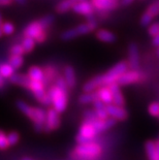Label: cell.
Instances as JSON below:
<instances>
[{"label":"cell","instance_id":"obj_1","mask_svg":"<svg viewBox=\"0 0 159 160\" xmlns=\"http://www.w3.org/2000/svg\"><path fill=\"white\" fill-rule=\"evenodd\" d=\"M87 18H88L87 23L80 24V25L73 27V28L65 30V31L61 33L60 38H61L63 42H68V40H72L81 35H85L94 31V30L97 28V21L93 18V15L87 17Z\"/></svg>","mask_w":159,"mask_h":160},{"label":"cell","instance_id":"obj_2","mask_svg":"<svg viewBox=\"0 0 159 160\" xmlns=\"http://www.w3.org/2000/svg\"><path fill=\"white\" fill-rule=\"evenodd\" d=\"M101 153V147L96 142H88L77 146L72 156L76 160H95L99 157Z\"/></svg>","mask_w":159,"mask_h":160},{"label":"cell","instance_id":"obj_3","mask_svg":"<svg viewBox=\"0 0 159 160\" xmlns=\"http://www.w3.org/2000/svg\"><path fill=\"white\" fill-rule=\"evenodd\" d=\"M49 94L52 99L53 108L59 113H63L67 108V101H68V92L60 89L58 86L54 85L49 89Z\"/></svg>","mask_w":159,"mask_h":160},{"label":"cell","instance_id":"obj_4","mask_svg":"<svg viewBox=\"0 0 159 160\" xmlns=\"http://www.w3.org/2000/svg\"><path fill=\"white\" fill-rule=\"evenodd\" d=\"M97 135V132L94 128V126L90 122L84 121V123L81 125L79 129V133L77 135V144H84V142H92L93 138Z\"/></svg>","mask_w":159,"mask_h":160},{"label":"cell","instance_id":"obj_5","mask_svg":"<svg viewBox=\"0 0 159 160\" xmlns=\"http://www.w3.org/2000/svg\"><path fill=\"white\" fill-rule=\"evenodd\" d=\"M61 120H60V113L55 108H49L47 111V118L45 123V130L43 132H52L57 130L60 127Z\"/></svg>","mask_w":159,"mask_h":160},{"label":"cell","instance_id":"obj_6","mask_svg":"<svg viewBox=\"0 0 159 160\" xmlns=\"http://www.w3.org/2000/svg\"><path fill=\"white\" fill-rule=\"evenodd\" d=\"M157 16H159V0H155L148 6L143 16L141 17V25L148 27Z\"/></svg>","mask_w":159,"mask_h":160},{"label":"cell","instance_id":"obj_7","mask_svg":"<svg viewBox=\"0 0 159 160\" xmlns=\"http://www.w3.org/2000/svg\"><path fill=\"white\" fill-rule=\"evenodd\" d=\"M144 81L143 80V74H142L138 70H127L124 73H122L121 76L118 78V80L116 83L120 86H126V85L134 84L137 82Z\"/></svg>","mask_w":159,"mask_h":160},{"label":"cell","instance_id":"obj_8","mask_svg":"<svg viewBox=\"0 0 159 160\" xmlns=\"http://www.w3.org/2000/svg\"><path fill=\"white\" fill-rule=\"evenodd\" d=\"M28 90L32 92V94L34 95L35 99L38 101L39 103H42L43 98L47 96L48 92L46 91V83L42 81H34L30 79L29 86L27 88Z\"/></svg>","mask_w":159,"mask_h":160},{"label":"cell","instance_id":"obj_9","mask_svg":"<svg viewBox=\"0 0 159 160\" xmlns=\"http://www.w3.org/2000/svg\"><path fill=\"white\" fill-rule=\"evenodd\" d=\"M128 66L130 69H140V51L135 42H130L128 46Z\"/></svg>","mask_w":159,"mask_h":160},{"label":"cell","instance_id":"obj_10","mask_svg":"<svg viewBox=\"0 0 159 160\" xmlns=\"http://www.w3.org/2000/svg\"><path fill=\"white\" fill-rule=\"evenodd\" d=\"M45 30H48L45 26L42 25V23L40 22V20H36V21L30 22L28 25L24 27L23 29V36H30V37H35L42 33Z\"/></svg>","mask_w":159,"mask_h":160},{"label":"cell","instance_id":"obj_11","mask_svg":"<svg viewBox=\"0 0 159 160\" xmlns=\"http://www.w3.org/2000/svg\"><path fill=\"white\" fill-rule=\"evenodd\" d=\"M106 110L110 117L116 119L117 121H124L128 117L127 111L121 105H117L114 103L106 104Z\"/></svg>","mask_w":159,"mask_h":160},{"label":"cell","instance_id":"obj_12","mask_svg":"<svg viewBox=\"0 0 159 160\" xmlns=\"http://www.w3.org/2000/svg\"><path fill=\"white\" fill-rule=\"evenodd\" d=\"M72 11L74 12L79 13L82 16H92L94 12H95V8H94L92 1H87V0H82V1L77 2L74 4L72 8Z\"/></svg>","mask_w":159,"mask_h":160},{"label":"cell","instance_id":"obj_13","mask_svg":"<svg viewBox=\"0 0 159 160\" xmlns=\"http://www.w3.org/2000/svg\"><path fill=\"white\" fill-rule=\"evenodd\" d=\"M94 8L97 11H113L119 6L118 0H92Z\"/></svg>","mask_w":159,"mask_h":160},{"label":"cell","instance_id":"obj_14","mask_svg":"<svg viewBox=\"0 0 159 160\" xmlns=\"http://www.w3.org/2000/svg\"><path fill=\"white\" fill-rule=\"evenodd\" d=\"M117 120L114 118H107V119H104V120H101V119H97L96 121L92 122V124L94 126V128H95V130L98 133H100V132H102L104 130H107V129H110L111 127H113V126L116 125L117 123Z\"/></svg>","mask_w":159,"mask_h":160},{"label":"cell","instance_id":"obj_15","mask_svg":"<svg viewBox=\"0 0 159 160\" xmlns=\"http://www.w3.org/2000/svg\"><path fill=\"white\" fill-rule=\"evenodd\" d=\"M96 94L98 99H100L103 103L106 104H110L113 103V93H112V90L110 86H101L96 90Z\"/></svg>","mask_w":159,"mask_h":160},{"label":"cell","instance_id":"obj_16","mask_svg":"<svg viewBox=\"0 0 159 160\" xmlns=\"http://www.w3.org/2000/svg\"><path fill=\"white\" fill-rule=\"evenodd\" d=\"M16 107L18 108V110L23 113L27 118H29L30 120L33 121L34 119V116H35V107H31L29 105L27 102H25L24 100H17L16 101Z\"/></svg>","mask_w":159,"mask_h":160},{"label":"cell","instance_id":"obj_17","mask_svg":"<svg viewBox=\"0 0 159 160\" xmlns=\"http://www.w3.org/2000/svg\"><path fill=\"white\" fill-rule=\"evenodd\" d=\"M109 86L112 90V93H113V103L123 107L125 104V99L122 92L120 90V85H118L117 83H112Z\"/></svg>","mask_w":159,"mask_h":160},{"label":"cell","instance_id":"obj_18","mask_svg":"<svg viewBox=\"0 0 159 160\" xmlns=\"http://www.w3.org/2000/svg\"><path fill=\"white\" fill-rule=\"evenodd\" d=\"M8 81L11 82L12 84L18 85V86H21L23 88H28L29 83H30V78L28 74H24V73H13L12 76L9 78Z\"/></svg>","mask_w":159,"mask_h":160},{"label":"cell","instance_id":"obj_19","mask_svg":"<svg viewBox=\"0 0 159 160\" xmlns=\"http://www.w3.org/2000/svg\"><path fill=\"white\" fill-rule=\"evenodd\" d=\"M64 79H65L69 89H72V88L76 87L77 85L76 71H74V68L72 66L66 65L64 67Z\"/></svg>","mask_w":159,"mask_h":160},{"label":"cell","instance_id":"obj_20","mask_svg":"<svg viewBox=\"0 0 159 160\" xmlns=\"http://www.w3.org/2000/svg\"><path fill=\"white\" fill-rule=\"evenodd\" d=\"M96 37H97L98 40H100V42H107V43L115 42H116V39H117L116 35H115L112 31H109V30H107V29L97 30Z\"/></svg>","mask_w":159,"mask_h":160},{"label":"cell","instance_id":"obj_21","mask_svg":"<svg viewBox=\"0 0 159 160\" xmlns=\"http://www.w3.org/2000/svg\"><path fill=\"white\" fill-rule=\"evenodd\" d=\"M82 1V0H62L60 1L58 4L56 5V12L58 13H64L68 12L69 9H72L74 4L77 2Z\"/></svg>","mask_w":159,"mask_h":160},{"label":"cell","instance_id":"obj_22","mask_svg":"<svg viewBox=\"0 0 159 160\" xmlns=\"http://www.w3.org/2000/svg\"><path fill=\"white\" fill-rule=\"evenodd\" d=\"M42 69H43V73H45L46 85L55 81L57 79V77H58V72H57L56 67H54L53 65H46Z\"/></svg>","mask_w":159,"mask_h":160},{"label":"cell","instance_id":"obj_23","mask_svg":"<svg viewBox=\"0 0 159 160\" xmlns=\"http://www.w3.org/2000/svg\"><path fill=\"white\" fill-rule=\"evenodd\" d=\"M28 76L31 80L45 82V73H43V69L40 68L39 66L30 67L28 69Z\"/></svg>","mask_w":159,"mask_h":160},{"label":"cell","instance_id":"obj_24","mask_svg":"<svg viewBox=\"0 0 159 160\" xmlns=\"http://www.w3.org/2000/svg\"><path fill=\"white\" fill-rule=\"evenodd\" d=\"M145 150L149 160H157V150L156 144L153 141H149L145 145Z\"/></svg>","mask_w":159,"mask_h":160},{"label":"cell","instance_id":"obj_25","mask_svg":"<svg viewBox=\"0 0 159 160\" xmlns=\"http://www.w3.org/2000/svg\"><path fill=\"white\" fill-rule=\"evenodd\" d=\"M97 94L96 92H85V93L81 94L79 96V102L81 104H89V103H93L94 100L97 99Z\"/></svg>","mask_w":159,"mask_h":160},{"label":"cell","instance_id":"obj_26","mask_svg":"<svg viewBox=\"0 0 159 160\" xmlns=\"http://www.w3.org/2000/svg\"><path fill=\"white\" fill-rule=\"evenodd\" d=\"M35 39L30 36H23V39L21 42V45L24 49L25 53H31L35 48Z\"/></svg>","mask_w":159,"mask_h":160},{"label":"cell","instance_id":"obj_27","mask_svg":"<svg viewBox=\"0 0 159 160\" xmlns=\"http://www.w3.org/2000/svg\"><path fill=\"white\" fill-rule=\"evenodd\" d=\"M15 70L16 69L11 65L9 62L0 64V74H1L4 79H9V78L15 73Z\"/></svg>","mask_w":159,"mask_h":160},{"label":"cell","instance_id":"obj_28","mask_svg":"<svg viewBox=\"0 0 159 160\" xmlns=\"http://www.w3.org/2000/svg\"><path fill=\"white\" fill-rule=\"evenodd\" d=\"M8 62L11 63V65L15 69H19L24 64V57H23V55H11Z\"/></svg>","mask_w":159,"mask_h":160},{"label":"cell","instance_id":"obj_29","mask_svg":"<svg viewBox=\"0 0 159 160\" xmlns=\"http://www.w3.org/2000/svg\"><path fill=\"white\" fill-rule=\"evenodd\" d=\"M1 29L4 35H12L16 30L15 26L11 22H3L1 25Z\"/></svg>","mask_w":159,"mask_h":160},{"label":"cell","instance_id":"obj_30","mask_svg":"<svg viewBox=\"0 0 159 160\" xmlns=\"http://www.w3.org/2000/svg\"><path fill=\"white\" fill-rule=\"evenodd\" d=\"M24 54L26 53L21 43H15L9 49V55H24Z\"/></svg>","mask_w":159,"mask_h":160},{"label":"cell","instance_id":"obj_31","mask_svg":"<svg viewBox=\"0 0 159 160\" xmlns=\"http://www.w3.org/2000/svg\"><path fill=\"white\" fill-rule=\"evenodd\" d=\"M7 141H8L9 147L17 145L19 142V141H20V134L17 131L9 132V133L7 134Z\"/></svg>","mask_w":159,"mask_h":160},{"label":"cell","instance_id":"obj_32","mask_svg":"<svg viewBox=\"0 0 159 160\" xmlns=\"http://www.w3.org/2000/svg\"><path fill=\"white\" fill-rule=\"evenodd\" d=\"M84 118H85L86 122H90V123H92V122L96 121L98 119L95 111L93 110H86L84 112Z\"/></svg>","mask_w":159,"mask_h":160},{"label":"cell","instance_id":"obj_33","mask_svg":"<svg viewBox=\"0 0 159 160\" xmlns=\"http://www.w3.org/2000/svg\"><path fill=\"white\" fill-rule=\"evenodd\" d=\"M9 148L7 134H5L1 129H0V150H6Z\"/></svg>","mask_w":159,"mask_h":160},{"label":"cell","instance_id":"obj_34","mask_svg":"<svg viewBox=\"0 0 159 160\" xmlns=\"http://www.w3.org/2000/svg\"><path fill=\"white\" fill-rule=\"evenodd\" d=\"M39 20H40V22L42 23V25L45 26L47 29H49L51 25L53 24L55 18H54L53 15H46V16H43L42 18H40Z\"/></svg>","mask_w":159,"mask_h":160},{"label":"cell","instance_id":"obj_35","mask_svg":"<svg viewBox=\"0 0 159 160\" xmlns=\"http://www.w3.org/2000/svg\"><path fill=\"white\" fill-rule=\"evenodd\" d=\"M55 85L56 86H58L60 89H62L64 91H66V92H68V86H67V83H66V81L65 79H64V77H57V79L55 80Z\"/></svg>","mask_w":159,"mask_h":160},{"label":"cell","instance_id":"obj_36","mask_svg":"<svg viewBox=\"0 0 159 160\" xmlns=\"http://www.w3.org/2000/svg\"><path fill=\"white\" fill-rule=\"evenodd\" d=\"M148 112L153 117H159V102H152L149 105Z\"/></svg>","mask_w":159,"mask_h":160},{"label":"cell","instance_id":"obj_37","mask_svg":"<svg viewBox=\"0 0 159 160\" xmlns=\"http://www.w3.org/2000/svg\"><path fill=\"white\" fill-rule=\"evenodd\" d=\"M148 33L151 36H154L159 33V23H151L148 26Z\"/></svg>","mask_w":159,"mask_h":160},{"label":"cell","instance_id":"obj_38","mask_svg":"<svg viewBox=\"0 0 159 160\" xmlns=\"http://www.w3.org/2000/svg\"><path fill=\"white\" fill-rule=\"evenodd\" d=\"M95 113L97 115L98 119H101V120H104V119H107L110 117L109 114L106 110V108H94Z\"/></svg>","mask_w":159,"mask_h":160},{"label":"cell","instance_id":"obj_39","mask_svg":"<svg viewBox=\"0 0 159 160\" xmlns=\"http://www.w3.org/2000/svg\"><path fill=\"white\" fill-rule=\"evenodd\" d=\"M34 39H35L36 43H43L47 39H48V30H45V31H42V33H39Z\"/></svg>","mask_w":159,"mask_h":160},{"label":"cell","instance_id":"obj_40","mask_svg":"<svg viewBox=\"0 0 159 160\" xmlns=\"http://www.w3.org/2000/svg\"><path fill=\"white\" fill-rule=\"evenodd\" d=\"M152 45L155 46V47H159V33L153 36V39H152Z\"/></svg>","mask_w":159,"mask_h":160},{"label":"cell","instance_id":"obj_41","mask_svg":"<svg viewBox=\"0 0 159 160\" xmlns=\"http://www.w3.org/2000/svg\"><path fill=\"white\" fill-rule=\"evenodd\" d=\"M13 2V0H0V6H8Z\"/></svg>","mask_w":159,"mask_h":160},{"label":"cell","instance_id":"obj_42","mask_svg":"<svg viewBox=\"0 0 159 160\" xmlns=\"http://www.w3.org/2000/svg\"><path fill=\"white\" fill-rule=\"evenodd\" d=\"M133 2H134V0H121L120 4L122 6H128V5L132 4Z\"/></svg>","mask_w":159,"mask_h":160},{"label":"cell","instance_id":"obj_43","mask_svg":"<svg viewBox=\"0 0 159 160\" xmlns=\"http://www.w3.org/2000/svg\"><path fill=\"white\" fill-rule=\"evenodd\" d=\"M5 87V79L0 74V90H3Z\"/></svg>","mask_w":159,"mask_h":160},{"label":"cell","instance_id":"obj_44","mask_svg":"<svg viewBox=\"0 0 159 160\" xmlns=\"http://www.w3.org/2000/svg\"><path fill=\"white\" fill-rule=\"evenodd\" d=\"M155 144H156V150H157V160H159V139L155 142Z\"/></svg>","mask_w":159,"mask_h":160},{"label":"cell","instance_id":"obj_45","mask_svg":"<svg viewBox=\"0 0 159 160\" xmlns=\"http://www.w3.org/2000/svg\"><path fill=\"white\" fill-rule=\"evenodd\" d=\"M13 1H16L17 3H19V4H21V5H24L27 2V0H13Z\"/></svg>","mask_w":159,"mask_h":160},{"label":"cell","instance_id":"obj_46","mask_svg":"<svg viewBox=\"0 0 159 160\" xmlns=\"http://www.w3.org/2000/svg\"><path fill=\"white\" fill-rule=\"evenodd\" d=\"M2 23H3V18H2L1 13H0V26H1V25H2Z\"/></svg>","mask_w":159,"mask_h":160},{"label":"cell","instance_id":"obj_47","mask_svg":"<svg viewBox=\"0 0 159 160\" xmlns=\"http://www.w3.org/2000/svg\"><path fill=\"white\" fill-rule=\"evenodd\" d=\"M21 160H33L32 158H30V157H23Z\"/></svg>","mask_w":159,"mask_h":160},{"label":"cell","instance_id":"obj_48","mask_svg":"<svg viewBox=\"0 0 159 160\" xmlns=\"http://www.w3.org/2000/svg\"><path fill=\"white\" fill-rule=\"evenodd\" d=\"M3 35V32H2V29H1V26H0V37Z\"/></svg>","mask_w":159,"mask_h":160},{"label":"cell","instance_id":"obj_49","mask_svg":"<svg viewBox=\"0 0 159 160\" xmlns=\"http://www.w3.org/2000/svg\"><path fill=\"white\" fill-rule=\"evenodd\" d=\"M157 55L159 56V47H158V50H157Z\"/></svg>","mask_w":159,"mask_h":160}]
</instances>
